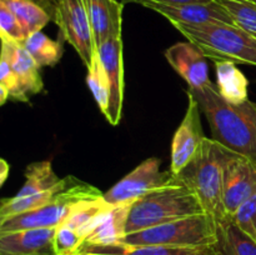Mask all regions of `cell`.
I'll list each match as a JSON object with an SVG mask.
<instances>
[{
    "label": "cell",
    "mask_w": 256,
    "mask_h": 255,
    "mask_svg": "<svg viewBox=\"0 0 256 255\" xmlns=\"http://www.w3.org/2000/svg\"><path fill=\"white\" fill-rule=\"evenodd\" d=\"M188 90L199 102L212 139L256 160V102L248 99L242 104H230L222 99L212 82L202 89Z\"/></svg>",
    "instance_id": "cell-1"
},
{
    "label": "cell",
    "mask_w": 256,
    "mask_h": 255,
    "mask_svg": "<svg viewBox=\"0 0 256 255\" xmlns=\"http://www.w3.org/2000/svg\"><path fill=\"white\" fill-rule=\"evenodd\" d=\"M226 146L212 138H205L192 162L176 175L172 182L192 190L202 202L205 212L222 220L226 218L222 202L224 164L228 156Z\"/></svg>",
    "instance_id": "cell-2"
},
{
    "label": "cell",
    "mask_w": 256,
    "mask_h": 255,
    "mask_svg": "<svg viewBox=\"0 0 256 255\" xmlns=\"http://www.w3.org/2000/svg\"><path fill=\"white\" fill-rule=\"evenodd\" d=\"M204 212L192 190L172 182L135 200L128 216L126 234Z\"/></svg>",
    "instance_id": "cell-3"
},
{
    "label": "cell",
    "mask_w": 256,
    "mask_h": 255,
    "mask_svg": "<svg viewBox=\"0 0 256 255\" xmlns=\"http://www.w3.org/2000/svg\"><path fill=\"white\" fill-rule=\"evenodd\" d=\"M172 26L214 62H232L256 66V38L236 25L174 22Z\"/></svg>",
    "instance_id": "cell-4"
},
{
    "label": "cell",
    "mask_w": 256,
    "mask_h": 255,
    "mask_svg": "<svg viewBox=\"0 0 256 255\" xmlns=\"http://www.w3.org/2000/svg\"><path fill=\"white\" fill-rule=\"evenodd\" d=\"M102 192L94 185L76 179L62 178L54 196L38 209L0 220V232H18L38 228H58L68 219L74 208L82 200L102 198Z\"/></svg>",
    "instance_id": "cell-5"
},
{
    "label": "cell",
    "mask_w": 256,
    "mask_h": 255,
    "mask_svg": "<svg viewBox=\"0 0 256 255\" xmlns=\"http://www.w3.org/2000/svg\"><path fill=\"white\" fill-rule=\"evenodd\" d=\"M216 224L214 216L204 212L130 232L120 242L132 245L212 246L216 242Z\"/></svg>",
    "instance_id": "cell-6"
},
{
    "label": "cell",
    "mask_w": 256,
    "mask_h": 255,
    "mask_svg": "<svg viewBox=\"0 0 256 255\" xmlns=\"http://www.w3.org/2000/svg\"><path fill=\"white\" fill-rule=\"evenodd\" d=\"M54 22L62 39L74 48L85 66H89L96 46L85 0H58Z\"/></svg>",
    "instance_id": "cell-7"
},
{
    "label": "cell",
    "mask_w": 256,
    "mask_h": 255,
    "mask_svg": "<svg viewBox=\"0 0 256 255\" xmlns=\"http://www.w3.org/2000/svg\"><path fill=\"white\" fill-rule=\"evenodd\" d=\"M222 202L226 216H232L256 195V160L229 149L224 164Z\"/></svg>",
    "instance_id": "cell-8"
},
{
    "label": "cell",
    "mask_w": 256,
    "mask_h": 255,
    "mask_svg": "<svg viewBox=\"0 0 256 255\" xmlns=\"http://www.w3.org/2000/svg\"><path fill=\"white\" fill-rule=\"evenodd\" d=\"M160 165L162 162L158 158L144 160L132 172L125 175L114 186L104 192L102 198L110 205L132 202L146 192L169 184L172 180V172H162Z\"/></svg>",
    "instance_id": "cell-9"
},
{
    "label": "cell",
    "mask_w": 256,
    "mask_h": 255,
    "mask_svg": "<svg viewBox=\"0 0 256 255\" xmlns=\"http://www.w3.org/2000/svg\"><path fill=\"white\" fill-rule=\"evenodd\" d=\"M188 109L180 122L172 142V162L170 172L176 175L189 164L204 142L205 136L202 125V109L196 98L186 90Z\"/></svg>",
    "instance_id": "cell-10"
},
{
    "label": "cell",
    "mask_w": 256,
    "mask_h": 255,
    "mask_svg": "<svg viewBox=\"0 0 256 255\" xmlns=\"http://www.w3.org/2000/svg\"><path fill=\"white\" fill-rule=\"evenodd\" d=\"M148 8L166 18L172 24L200 25V24H232L234 20L229 12L215 0L210 2H189V4H160V2H142Z\"/></svg>",
    "instance_id": "cell-11"
},
{
    "label": "cell",
    "mask_w": 256,
    "mask_h": 255,
    "mask_svg": "<svg viewBox=\"0 0 256 255\" xmlns=\"http://www.w3.org/2000/svg\"><path fill=\"white\" fill-rule=\"evenodd\" d=\"M96 50L105 68L110 84V102L106 120L112 125H118L122 120V98H124L122 35L108 39L99 48H96Z\"/></svg>",
    "instance_id": "cell-12"
},
{
    "label": "cell",
    "mask_w": 256,
    "mask_h": 255,
    "mask_svg": "<svg viewBox=\"0 0 256 255\" xmlns=\"http://www.w3.org/2000/svg\"><path fill=\"white\" fill-rule=\"evenodd\" d=\"M170 66L188 82L190 89H202L212 82L206 56L192 42H176L164 52Z\"/></svg>",
    "instance_id": "cell-13"
},
{
    "label": "cell",
    "mask_w": 256,
    "mask_h": 255,
    "mask_svg": "<svg viewBox=\"0 0 256 255\" xmlns=\"http://www.w3.org/2000/svg\"><path fill=\"white\" fill-rule=\"evenodd\" d=\"M56 228L0 232V255H54Z\"/></svg>",
    "instance_id": "cell-14"
},
{
    "label": "cell",
    "mask_w": 256,
    "mask_h": 255,
    "mask_svg": "<svg viewBox=\"0 0 256 255\" xmlns=\"http://www.w3.org/2000/svg\"><path fill=\"white\" fill-rule=\"evenodd\" d=\"M88 15L94 34L95 46L108 39L122 35V8L119 0H85Z\"/></svg>",
    "instance_id": "cell-15"
},
{
    "label": "cell",
    "mask_w": 256,
    "mask_h": 255,
    "mask_svg": "<svg viewBox=\"0 0 256 255\" xmlns=\"http://www.w3.org/2000/svg\"><path fill=\"white\" fill-rule=\"evenodd\" d=\"M76 252L122 255H216L214 246H170V245H82Z\"/></svg>",
    "instance_id": "cell-16"
},
{
    "label": "cell",
    "mask_w": 256,
    "mask_h": 255,
    "mask_svg": "<svg viewBox=\"0 0 256 255\" xmlns=\"http://www.w3.org/2000/svg\"><path fill=\"white\" fill-rule=\"evenodd\" d=\"M132 204L134 202H124L108 210L82 245H112L122 242L126 235V222Z\"/></svg>",
    "instance_id": "cell-17"
},
{
    "label": "cell",
    "mask_w": 256,
    "mask_h": 255,
    "mask_svg": "<svg viewBox=\"0 0 256 255\" xmlns=\"http://www.w3.org/2000/svg\"><path fill=\"white\" fill-rule=\"evenodd\" d=\"M12 65L19 82L18 102H29V98L44 88L40 66L24 45L16 42H12Z\"/></svg>",
    "instance_id": "cell-18"
},
{
    "label": "cell",
    "mask_w": 256,
    "mask_h": 255,
    "mask_svg": "<svg viewBox=\"0 0 256 255\" xmlns=\"http://www.w3.org/2000/svg\"><path fill=\"white\" fill-rule=\"evenodd\" d=\"M18 18L28 35L55 20L58 0H0Z\"/></svg>",
    "instance_id": "cell-19"
},
{
    "label": "cell",
    "mask_w": 256,
    "mask_h": 255,
    "mask_svg": "<svg viewBox=\"0 0 256 255\" xmlns=\"http://www.w3.org/2000/svg\"><path fill=\"white\" fill-rule=\"evenodd\" d=\"M212 246L216 255H256V242L235 224L232 216L218 220L216 242Z\"/></svg>",
    "instance_id": "cell-20"
},
{
    "label": "cell",
    "mask_w": 256,
    "mask_h": 255,
    "mask_svg": "<svg viewBox=\"0 0 256 255\" xmlns=\"http://www.w3.org/2000/svg\"><path fill=\"white\" fill-rule=\"evenodd\" d=\"M216 89L222 99L230 104H242L248 100L246 76L232 62H215Z\"/></svg>",
    "instance_id": "cell-21"
},
{
    "label": "cell",
    "mask_w": 256,
    "mask_h": 255,
    "mask_svg": "<svg viewBox=\"0 0 256 255\" xmlns=\"http://www.w3.org/2000/svg\"><path fill=\"white\" fill-rule=\"evenodd\" d=\"M114 205L108 204L104 200V198H99V199H92V200H82L80 202L72 214L68 216L62 224L66 226L72 228V230L78 232L82 236V242L85 238L89 235V232L94 229L95 225L100 220V218L110 210Z\"/></svg>",
    "instance_id": "cell-22"
},
{
    "label": "cell",
    "mask_w": 256,
    "mask_h": 255,
    "mask_svg": "<svg viewBox=\"0 0 256 255\" xmlns=\"http://www.w3.org/2000/svg\"><path fill=\"white\" fill-rule=\"evenodd\" d=\"M60 179L52 169L50 160L32 162L25 170V182L15 196L24 198L38 192H49L60 185Z\"/></svg>",
    "instance_id": "cell-23"
},
{
    "label": "cell",
    "mask_w": 256,
    "mask_h": 255,
    "mask_svg": "<svg viewBox=\"0 0 256 255\" xmlns=\"http://www.w3.org/2000/svg\"><path fill=\"white\" fill-rule=\"evenodd\" d=\"M40 68L54 66L62 56V44L59 40H52L42 30L32 32L22 42Z\"/></svg>",
    "instance_id": "cell-24"
},
{
    "label": "cell",
    "mask_w": 256,
    "mask_h": 255,
    "mask_svg": "<svg viewBox=\"0 0 256 255\" xmlns=\"http://www.w3.org/2000/svg\"><path fill=\"white\" fill-rule=\"evenodd\" d=\"M86 84L90 92H92V96H94L100 112L106 118L110 102V84L98 50L94 52L92 62L88 66Z\"/></svg>",
    "instance_id": "cell-25"
},
{
    "label": "cell",
    "mask_w": 256,
    "mask_h": 255,
    "mask_svg": "<svg viewBox=\"0 0 256 255\" xmlns=\"http://www.w3.org/2000/svg\"><path fill=\"white\" fill-rule=\"evenodd\" d=\"M59 186L52 190H49V192H38V194L29 195V196H12L2 199V202H0V220H5L8 218L15 216V215L19 214H24V212H32V210L42 206V205L46 204L54 196V194L59 189Z\"/></svg>",
    "instance_id": "cell-26"
},
{
    "label": "cell",
    "mask_w": 256,
    "mask_h": 255,
    "mask_svg": "<svg viewBox=\"0 0 256 255\" xmlns=\"http://www.w3.org/2000/svg\"><path fill=\"white\" fill-rule=\"evenodd\" d=\"M234 20L235 25L256 38V4L250 0H215Z\"/></svg>",
    "instance_id": "cell-27"
},
{
    "label": "cell",
    "mask_w": 256,
    "mask_h": 255,
    "mask_svg": "<svg viewBox=\"0 0 256 255\" xmlns=\"http://www.w3.org/2000/svg\"><path fill=\"white\" fill-rule=\"evenodd\" d=\"M0 85L9 90L10 100L18 102V82L16 74L12 65V42L2 39V56H0Z\"/></svg>",
    "instance_id": "cell-28"
},
{
    "label": "cell",
    "mask_w": 256,
    "mask_h": 255,
    "mask_svg": "<svg viewBox=\"0 0 256 255\" xmlns=\"http://www.w3.org/2000/svg\"><path fill=\"white\" fill-rule=\"evenodd\" d=\"M29 36L26 30L5 4L0 2V38L2 40L22 44Z\"/></svg>",
    "instance_id": "cell-29"
},
{
    "label": "cell",
    "mask_w": 256,
    "mask_h": 255,
    "mask_svg": "<svg viewBox=\"0 0 256 255\" xmlns=\"http://www.w3.org/2000/svg\"><path fill=\"white\" fill-rule=\"evenodd\" d=\"M82 244V239L75 230L62 224L56 228L52 249L54 255H66L75 252Z\"/></svg>",
    "instance_id": "cell-30"
},
{
    "label": "cell",
    "mask_w": 256,
    "mask_h": 255,
    "mask_svg": "<svg viewBox=\"0 0 256 255\" xmlns=\"http://www.w3.org/2000/svg\"><path fill=\"white\" fill-rule=\"evenodd\" d=\"M232 219L235 224L256 242V195L242 205Z\"/></svg>",
    "instance_id": "cell-31"
},
{
    "label": "cell",
    "mask_w": 256,
    "mask_h": 255,
    "mask_svg": "<svg viewBox=\"0 0 256 255\" xmlns=\"http://www.w3.org/2000/svg\"><path fill=\"white\" fill-rule=\"evenodd\" d=\"M160 2V4H189V2H210L212 0H122V4L126 2H135V4H140L142 2Z\"/></svg>",
    "instance_id": "cell-32"
},
{
    "label": "cell",
    "mask_w": 256,
    "mask_h": 255,
    "mask_svg": "<svg viewBox=\"0 0 256 255\" xmlns=\"http://www.w3.org/2000/svg\"><path fill=\"white\" fill-rule=\"evenodd\" d=\"M10 172V165L8 164V162L5 159L0 160V185H2L5 182V180L9 176Z\"/></svg>",
    "instance_id": "cell-33"
},
{
    "label": "cell",
    "mask_w": 256,
    "mask_h": 255,
    "mask_svg": "<svg viewBox=\"0 0 256 255\" xmlns=\"http://www.w3.org/2000/svg\"><path fill=\"white\" fill-rule=\"evenodd\" d=\"M66 255H122V254H102V252H75L72 254Z\"/></svg>",
    "instance_id": "cell-34"
},
{
    "label": "cell",
    "mask_w": 256,
    "mask_h": 255,
    "mask_svg": "<svg viewBox=\"0 0 256 255\" xmlns=\"http://www.w3.org/2000/svg\"><path fill=\"white\" fill-rule=\"evenodd\" d=\"M250 2H255V4H256V0H250Z\"/></svg>",
    "instance_id": "cell-35"
}]
</instances>
